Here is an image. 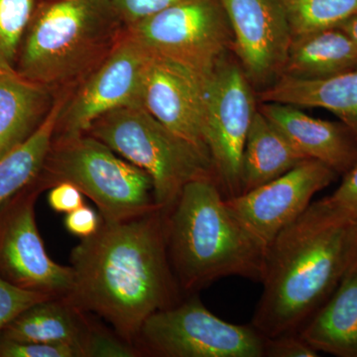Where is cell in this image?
Segmentation results:
<instances>
[{
  "label": "cell",
  "mask_w": 357,
  "mask_h": 357,
  "mask_svg": "<svg viewBox=\"0 0 357 357\" xmlns=\"http://www.w3.org/2000/svg\"><path fill=\"white\" fill-rule=\"evenodd\" d=\"M126 27L146 20L181 0H110Z\"/></svg>",
  "instance_id": "29"
},
{
  "label": "cell",
  "mask_w": 357,
  "mask_h": 357,
  "mask_svg": "<svg viewBox=\"0 0 357 357\" xmlns=\"http://www.w3.org/2000/svg\"><path fill=\"white\" fill-rule=\"evenodd\" d=\"M307 160L311 159L298 151L280 129L257 109L244 145L241 194L280 177Z\"/></svg>",
  "instance_id": "20"
},
{
  "label": "cell",
  "mask_w": 357,
  "mask_h": 357,
  "mask_svg": "<svg viewBox=\"0 0 357 357\" xmlns=\"http://www.w3.org/2000/svg\"><path fill=\"white\" fill-rule=\"evenodd\" d=\"M48 204L56 213H67L84 206V194L69 182H60L49 189Z\"/></svg>",
  "instance_id": "32"
},
{
  "label": "cell",
  "mask_w": 357,
  "mask_h": 357,
  "mask_svg": "<svg viewBox=\"0 0 357 357\" xmlns=\"http://www.w3.org/2000/svg\"><path fill=\"white\" fill-rule=\"evenodd\" d=\"M305 217L324 220H357V163L331 196L311 203Z\"/></svg>",
  "instance_id": "25"
},
{
  "label": "cell",
  "mask_w": 357,
  "mask_h": 357,
  "mask_svg": "<svg viewBox=\"0 0 357 357\" xmlns=\"http://www.w3.org/2000/svg\"><path fill=\"white\" fill-rule=\"evenodd\" d=\"M72 306L93 312L136 345L145 321L181 302L165 232V211L153 210L119 222H100L93 236L72 249Z\"/></svg>",
  "instance_id": "1"
},
{
  "label": "cell",
  "mask_w": 357,
  "mask_h": 357,
  "mask_svg": "<svg viewBox=\"0 0 357 357\" xmlns=\"http://www.w3.org/2000/svg\"><path fill=\"white\" fill-rule=\"evenodd\" d=\"M126 30L110 0H47L35 8L15 72L52 91L83 83Z\"/></svg>",
  "instance_id": "4"
},
{
  "label": "cell",
  "mask_w": 357,
  "mask_h": 357,
  "mask_svg": "<svg viewBox=\"0 0 357 357\" xmlns=\"http://www.w3.org/2000/svg\"><path fill=\"white\" fill-rule=\"evenodd\" d=\"M100 213L86 204L67 213L64 220L66 229L73 236L81 237V239L95 234L100 229Z\"/></svg>",
  "instance_id": "31"
},
{
  "label": "cell",
  "mask_w": 357,
  "mask_h": 357,
  "mask_svg": "<svg viewBox=\"0 0 357 357\" xmlns=\"http://www.w3.org/2000/svg\"><path fill=\"white\" fill-rule=\"evenodd\" d=\"M337 175L326 164L307 160L266 184L225 199V203L246 231L267 250Z\"/></svg>",
  "instance_id": "12"
},
{
  "label": "cell",
  "mask_w": 357,
  "mask_h": 357,
  "mask_svg": "<svg viewBox=\"0 0 357 357\" xmlns=\"http://www.w3.org/2000/svg\"><path fill=\"white\" fill-rule=\"evenodd\" d=\"M293 37L337 28L357 13V0H279Z\"/></svg>",
  "instance_id": "23"
},
{
  "label": "cell",
  "mask_w": 357,
  "mask_h": 357,
  "mask_svg": "<svg viewBox=\"0 0 357 357\" xmlns=\"http://www.w3.org/2000/svg\"><path fill=\"white\" fill-rule=\"evenodd\" d=\"M299 333L314 351L357 357V262Z\"/></svg>",
  "instance_id": "17"
},
{
  "label": "cell",
  "mask_w": 357,
  "mask_h": 357,
  "mask_svg": "<svg viewBox=\"0 0 357 357\" xmlns=\"http://www.w3.org/2000/svg\"><path fill=\"white\" fill-rule=\"evenodd\" d=\"M86 134L145 171L153 182L155 204L164 211L188 183L215 178L208 155L169 130L142 107L107 112L93 122Z\"/></svg>",
  "instance_id": "6"
},
{
  "label": "cell",
  "mask_w": 357,
  "mask_h": 357,
  "mask_svg": "<svg viewBox=\"0 0 357 357\" xmlns=\"http://www.w3.org/2000/svg\"><path fill=\"white\" fill-rule=\"evenodd\" d=\"M206 84L187 68L149 55L143 75L141 107L210 156L206 140Z\"/></svg>",
  "instance_id": "14"
},
{
  "label": "cell",
  "mask_w": 357,
  "mask_h": 357,
  "mask_svg": "<svg viewBox=\"0 0 357 357\" xmlns=\"http://www.w3.org/2000/svg\"><path fill=\"white\" fill-rule=\"evenodd\" d=\"M55 100L51 89L15 70H0V158L39 128Z\"/></svg>",
  "instance_id": "18"
},
{
  "label": "cell",
  "mask_w": 357,
  "mask_h": 357,
  "mask_svg": "<svg viewBox=\"0 0 357 357\" xmlns=\"http://www.w3.org/2000/svg\"><path fill=\"white\" fill-rule=\"evenodd\" d=\"M45 190L36 178L0 206V276L24 290L65 297L72 267L51 259L35 220V204Z\"/></svg>",
  "instance_id": "9"
},
{
  "label": "cell",
  "mask_w": 357,
  "mask_h": 357,
  "mask_svg": "<svg viewBox=\"0 0 357 357\" xmlns=\"http://www.w3.org/2000/svg\"><path fill=\"white\" fill-rule=\"evenodd\" d=\"M0 357H83V352L70 344L0 340Z\"/></svg>",
  "instance_id": "28"
},
{
  "label": "cell",
  "mask_w": 357,
  "mask_h": 357,
  "mask_svg": "<svg viewBox=\"0 0 357 357\" xmlns=\"http://www.w3.org/2000/svg\"><path fill=\"white\" fill-rule=\"evenodd\" d=\"M265 337L252 326L218 318L198 297L154 312L143 324L136 347L163 357H264Z\"/></svg>",
  "instance_id": "8"
},
{
  "label": "cell",
  "mask_w": 357,
  "mask_h": 357,
  "mask_svg": "<svg viewBox=\"0 0 357 357\" xmlns=\"http://www.w3.org/2000/svg\"><path fill=\"white\" fill-rule=\"evenodd\" d=\"M68 100V96L57 98L39 128L20 146L0 158V206L38 178Z\"/></svg>",
  "instance_id": "22"
},
{
  "label": "cell",
  "mask_w": 357,
  "mask_h": 357,
  "mask_svg": "<svg viewBox=\"0 0 357 357\" xmlns=\"http://www.w3.org/2000/svg\"><path fill=\"white\" fill-rule=\"evenodd\" d=\"M126 31L148 55L183 66L208 83L232 47L220 0H181Z\"/></svg>",
  "instance_id": "7"
},
{
  "label": "cell",
  "mask_w": 357,
  "mask_h": 357,
  "mask_svg": "<svg viewBox=\"0 0 357 357\" xmlns=\"http://www.w3.org/2000/svg\"><path fill=\"white\" fill-rule=\"evenodd\" d=\"M167 250L183 293L237 276L261 282L267 250L230 213L213 177L185 185L165 211Z\"/></svg>",
  "instance_id": "3"
},
{
  "label": "cell",
  "mask_w": 357,
  "mask_h": 357,
  "mask_svg": "<svg viewBox=\"0 0 357 357\" xmlns=\"http://www.w3.org/2000/svg\"><path fill=\"white\" fill-rule=\"evenodd\" d=\"M319 352L307 344L299 332L265 337L264 357H316Z\"/></svg>",
  "instance_id": "30"
},
{
  "label": "cell",
  "mask_w": 357,
  "mask_h": 357,
  "mask_svg": "<svg viewBox=\"0 0 357 357\" xmlns=\"http://www.w3.org/2000/svg\"><path fill=\"white\" fill-rule=\"evenodd\" d=\"M36 6L35 0H0V69L15 70L21 42Z\"/></svg>",
  "instance_id": "24"
},
{
  "label": "cell",
  "mask_w": 357,
  "mask_h": 357,
  "mask_svg": "<svg viewBox=\"0 0 357 357\" xmlns=\"http://www.w3.org/2000/svg\"><path fill=\"white\" fill-rule=\"evenodd\" d=\"M51 298L57 297L24 290L9 283L0 276V333L26 309Z\"/></svg>",
  "instance_id": "27"
},
{
  "label": "cell",
  "mask_w": 357,
  "mask_h": 357,
  "mask_svg": "<svg viewBox=\"0 0 357 357\" xmlns=\"http://www.w3.org/2000/svg\"><path fill=\"white\" fill-rule=\"evenodd\" d=\"M37 178L46 190L72 183L96 204L102 222L128 220L158 206L150 176L86 133L54 138Z\"/></svg>",
  "instance_id": "5"
},
{
  "label": "cell",
  "mask_w": 357,
  "mask_h": 357,
  "mask_svg": "<svg viewBox=\"0 0 357 357\" xmlns=\"http://www.w3.org/2000/svg\"><path fill=\"white\" fill-rule=\"evenodd\" d=\"M84 357H137L142 356L135 344L116 333L98 328L91 323L83 347Z\"/></svg>",
  "instance_id": "26"
},
{
  "label": "cell",
  "mask_w": 357,
  "mask_h": 357,
  "mask_svg": "<svg viewBox=\"0 0 357 357\" xmlns=\"http://www.w3.org/2000/svg\"><path fill=\"white\" fill-rule=\"evenodd\" d=\"M256 110L255 98L243 68L223 60L206 88V140L223 196L241 194V160Z\"/></svg>",
  "instance_id": "10"
},
{
  "label": "cell",
  "mask_w": 357,
  "mask_h": 357,
  "mask_svg": "<svg viewBox=\"0 0 357 357\" xmlns=\"http://www.w3.org/2000/svg\"><path fill=\"white\" fill-rule=\"evenodd\" d=\"M337 28L342 30L357 46V13L342 23Z\"/></svg>",
  "instance_id": "33"
},
{
  "label": "cell",
  "mask_w": 357,
  "mask_h": 357,
  "mask_svg": "<svg viewBox=\"0 0 357 357\" xmlns=\"http://www.w3.org/2000/svg\"><path fill=\"white\" fill-rule=\"evenodd\" d=\"M354 68H357V46L337 27L293 37L282 75L325 79Z\"/></svg>",
  "instance_id": "21"
},
{
  "label": "cell",
  "mask_w": 357,
  "mask_h": 357,
  "mask_svg": "<svg viewBox=\"0 0 357 357\" xmlns=\"http://www.w3.org/2000/svg\"><path fill=\"white\" fill-rule=\"evenodd\" d=\"M357 262V220H295L267 249L251 326L264 337L299 332Z\"/></svg>",
  "instance_id": "2"
},
{
  "label": "cell",
  "mask_w": 357,
  "mask_h": 357,
  "mask_svg": "<svg viewBox=\"0 0 357 357\" xmlns=\"http://www.w3.org/2000/svg\"><path fill=\"white\" fill-rule=\"evenodd\" d=\"M232 33L231 49L250 83L283 74L293 34L279 0H220Z\"/></svg>",
  "instance_id": "13"
},
{
  "label": "cell",
  "mask_w": 357,
  "mask_h": 357,
  "mask_svg": "<svg viewBox=\"0 0 357 357\" xmlns=\"http://www.w3.org/2000/svg\"><path fill=\"white\" fill-rule=\"evenodd\" d=\"M258 98L261 102L328 110L357 138V68L325 79H299L282 75L260 91Z\"/></svg>",
  "instance_id": "16"
},
{
  "label": "cell",
  "mask_w": 357,
  "mask_h": 357,
  "mask_svg": "<svg viewBox=\"0 0 357 357\" xmlns=\"http://www.w3.org/2000/svg\"><path fill=\"white\" fill-rule=\"evenodd\" d=\"M259 110L306 158L337 174L349 172L357 163V138L344 123L310 116L284 103L262 102Z\"/></svg>",
  "instance_id": "15"
},
{
  "label": "cell",
  "mask_w": 357,
  "mask_h": 357,
  "mask_svg": "<svg viewBox=\"0 0 357 357\" xmlns=\"http://www.w3.org/2000/svg\"><path fill=\"white\" fill-rule=\"evenodd\" d=\"M0 70H3L0 69Z\"/></svg>",
  "instance_id": "34"
},
{
  "label": "cell",
  "mask_w": 357,
  "mask_h": 357,
  "mask_svg": "<svg viewBox=\"0 0 357 357\" xmlns=\"http://www.w3.org/2000/svg\"><path fill=\"white\" fill-rule=\"evenodd\" d=\"M91 323L65 298L42 301L21 312L0 333V340L74 345L84 351Z\"/></svg>",
  "instance_id": "19"
},
{
  "label": "cell",
  "mask_w": 357,
  "mask_h": 357,
  "mask_svg": "<svg viewBox=\"0 0 357 357\" xmlns=\"http://www.w3.org/2000/svg\"><path fill=\"white\" fill-rule=\"evenodd\" d=\"M148 59L147 52L126 30L102 64L68 100L54 138L81 135L107 112L141 107V88Z\"/></svg>",
  "instance_id": "11"
}]
</instances>
